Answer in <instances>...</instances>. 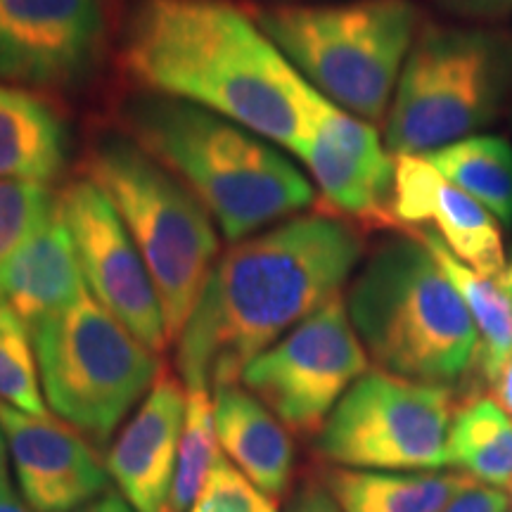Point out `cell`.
<instances>
[{
  "instance_id": "3957f363",
  "label": "cell",
  "mask_w": 512,
  "mask_h": 512,
  "mask_svg": "<svg viewBox=\"0 0 512 512\" xmlns=\"http://www.w3.org/2000/svg\"><path fill=\"white\" fill-rule=\"evenodd\" d=\"M119 121L202 202L230 242L304 214L316 197L271 140L192 102L143 91L121 100Z\"/></svg>"
},
{
  "instance_id": "f35d334b",
  "label": "cell",
  "mask_w": 512,
  "mask_h": 512,
  "mask_svg": "<svg viewBox=\"0 0 512 512\" xmlns=\"http://www.w3.org/2000/svg\"><path fill=\"white\" fill-rule=\"evenodd\" d=\"M505 285H508V283H505ZM510 287V290H512V285H508Z\"/></svg>"
},
{
  "instance_id": "d4e9b609",
  "label": "cell",
  "mask_w": 512,
  "mask_h": 512,
  "mask_svg": "<svg viewBox=\"0 0 512 512\" xmlns=\"http://www.w3.org/2000/svg\"><path fill=\"white\" fill-rule=\"evenodd\" d=\"M0 403L29 415H50L27 325L0 302Z\"/></svg>"
},
{
  "instance_id": "8992f818",
  "label": "cell",
  "mask_w": 512,
  "mask_h": 512,
  "mask_svg": "<svg viewBox=\"0 0 512 512\" xmlns=\"http://www.w3.org/2000/svg\"><path fill=\"white\" fill-rule=\"evenodd\" d=\"M510 100L508 31L425 19L384 119V145L394 157L427 155L496 124Z\"/></svg>"
},
{
  "instance_id": "e575fe53",
  "label": "cell",
  "mask_w": 512,
  "mask_h": 512,
  "mask_svg": "<svg viewBox=\"0 0 512 512\" xmlns=\"http://www.w3.org/2000/svg\"><path fill=\"white\" fill-rule=\"evenodd\" d=\"M306 3H330V0H261V5H306Z\"/></svg>"
},
{
  "instance_id": "1f68e13d",
  "label": "cell",
  "mask_w": 512,
  "mask_h": 512,
  "mask_svg": "<svg viewBox=\"0 0 512 512\" xmlns=\"http://www.w3.org/2000/svg\"><path fill=\"white\" fill-rule=\"evenodd\" d=\"M76 512H136L124 501V496L121 494H114V491H107V494H102L100 498H95L88 505H83L81 510Z\"/></svg>"
},
{
  "instance_id": "484cf974",
  "label": "cell",
  "mask_w": 512,
  "mask_h": 512,
  "mask_svg": "<svg viewBox=\"0 0 512 512\" xmlns=\"http://www.w3.org/2000/svg\"><path fill=\"white\" fill-rule=\"evenodd\" d=\"M60 204L48 185L0 181V268L53 219Z\"/></svg>"
},
{
  "instance_id": "4316f807",
  "label": "cell",
  "mask_w": 512,
  "mask_h": 512,
  "mask_svg": "<svg viewBox=\"0 0 512 512\" xmlns=\"http://www.w3.org/2000/svg\"><path fill=\"white\" fill-rule=\"evenodd\" d=\"M190 512H278V505L221 453Z\"/></svg>"
},
{
  "instance_id": "52a82bcc",
  "label": "cell",
  "mask_w": 512,
  "mask_h": 512,
  "mask_svg": "<svg viewBox=\"0 0 512 512\" xmlns=\"http://www.w3.org/2000/svg\"><path fill=\"white\" fill-rule=\"evenodd\" d=\"M86 174L114 209L150 268L169 344L195 311L219 259V226L178 178L124 131H105L88 150Z\"/></svg>"
},
{
  "instance_id": "83f0119b",
  "label": "cell",
  "mask_w": 512,
  "mask_h": 512,
  "mask_svg": "<svg viewBox=\"0 0 512 512\" xmlns=\"http://www.w3.org/2000/svg\"><path fill=\"white\" fill-rule=\"evenodd\" d=\"M446 15L465 24H501L512 17V0H432Z\"/></svg>"
},
{
  "instance_id": "ffe728a7",
  "label": "cell",
  "mask_w": 512,
  "mask_h": 512,
  "mask_svg": "<svg viewBox=\"0 0 512 512\" xmlns=\"http://www.w3.org/2000/svg\"><path fill=\"white\" fill-rule=\"evenodd\" d=\"M320 482L342 512H444L477 482L463 472H377L328 467Z\"/></svg>"
},
{
  "instance_id": "836d02e7",
  "label": "cell",
  "mask_w": 512,
  "mask_h": 512,
  "mask_svg": "<svg viewBox=\"0 0 512 512\" xmlns=\"http://www.w3.org/2000/svg\"><path fill=\"white\" fill-rule=\"evenodd\" d=\"M10 448L8 439H5L3 425H0V491L10 489Z\"/></svg>"
},
{
  "instance_id": "7402d4cb",
  "label": "cell",
  "mask_w": 512,
  "mask_h": 512,
  "mask_svg": "<svg viewBox=\"0 0 512 512\" xmlns=\"http://www.w3.org/2000/svg\"><path fill=\"white\" fill-rule=\"evenodd\" d=\"M448 467L472 477L477 484H512V415L494 399L460 403L448 432Z\"/></svg>"
},
{
  "instance_id": "f1b7e54d",
  "label": "cell",
  "mask_w": 512,
  "mask_h": 512,
  "mask_svg": "<svg viewBox=\"0 0 512 512\" xmlns=\"http://www.w3.org/2000/svg\"><path fill=\"white\" fill-rule=\"evenodd\" d=\"M285 512H342L320 479H304L287 498Z\"/></svg>"
},
{
  "instance_id": "7c38bea8",
  "label": "cell",
  "mask_w": 512,
  "mask_h": 512,
  "mask_svg": "<svg viewBox=\"0 0 512 512\" xmlns=\"http://www.w3.org/2000/svg\"><path fill=\"white\" fill-rule=\"evenodd\" d=\"M105 38L100 0H0V81L69 91L100 67Z\"/></svg>"
},
{
  "instance_id": "d6a6232c",
  "label": "cell",
  "mask_w": 512,
  "mask_h": 512,
  "mask_svg": "<svg viewBox=\"0 0 512 512\" xmlns=\"http://www.w3.org/2000/svg\"><path fill=\"white\" fill-rule=\"evenodd\" d=\"M0 512H36V510L31 508L22 496H17L10 486V489L0 491Z\"/></svg>"
},
{
  "instance_id": "7a4b0ae2",
  "label": "cell",
  "mask_w": 512,
  "mask_h": 512,
  "mask_svg": "<svg viewBox=\"0 0 512 512\" xmlns=\"http://www.w3.org/2000/svg\"><path fill=\"white\" fill-rule=\"evenodd\" d=\"M117 57L143 91L204 107L292 155L309 136L318 91L230 0H138Z\"/></svg>"
},
{
  "instance_id": "5b68a950",
  "label": "cell",
  "mask_w": 512,
  "mask_h": 512,
  "mask_svg": "<svg viewBox=\"0 0 512 512\" xmlns=\"http://www.w3.org/2000/svg\"><path fill=\"white\" fill-rule=\"evenodd\" d=\"M249 15L320 95L375 126L425 22L415 0L254 5Z\"/></svg>"
},
{
  "instance_id": "8fae6325",
  "label": "cell",
  "mask_w": 512,
  "mask_h": 512,
  "mask_svg": "<svg viewBox=\"0 0 512 512\" xmlns=\"http://www.w3.org/2000/svg\"><path fill=\"white\" fill-rule=\"evenodd\" d=\"M60 211L91 297L147 349L162 354L169 347L162 302L110 197L88 176L76 178L60 192Z\"/></svg>"
},
{
  "instance_id": "5bb4252c",
  "label": "cell",
  "mask_w": 512,
  "mask_h": 512,
  "mask_svg": "<svg viewBox=\"0 0 512 512\" xmlns=\"http://www.w3.org/2000/svg\"><path fill=\"white\" fill-rule=\"evenodd\" d=\"M0 425L19 491L36 512H76L110 491L105 460L64 420L0 403Z\"/></svg>"
},
{
  "instance_id": "ab89813d",
  "label": "cell",
  "mask_w": 512,
  "mask_h": 512,
  "mask_svg": "<svg viewBox=\"0 0 512 512\" xmlns=\"http://www.w3.org/2000/svg\"><path fill=\"white\" fill-rule=\"evenodd\" d=\"M164 512H169V508H166V510H164Z\"/></svg>"
},
{
  "instance_id": "d6986e66",
  "label": "cell",
  "mask_w": 512,
  "mask_h": 512,
  "mask_svg": "<svg viewBox=\"0 0 512 512\" xmlns=\"http://www.w3.org/2000/svg\"><path fill=\"white\" fill-rule=\"evenodd\" d=\"M72 131L41 95L0 83V181L48 185L64 174Z\"/></svg>"
},
{
  "instance_id": "44dd1931",
  "label": "cell",
  "mask_w": 512,
  "mask_h": 512,
  "mask_svg": "<svg viewBox=\"0 0 512 512\" xmlns=\"http://www.w3.org/2000/svg\"><path fill=\"white\" fill-rule=\"evenodd\" d=\"M413 233L430 247L470 311L479 335V373L491 384L512 354V290L501 278H486L458 261L430 230L418 228Z\"/></svg>"
},
{
  "instance_id": "8d00e7d4",
  "label": "cell",
  "mask_w": 512,
  "mask_h": 512,
  "mask_svg": "<svg viewBox=\"0 0 512 512\" xmlns=\"http://www.w3.org/2000/svg\"><path fill=\"white\" fill-rule=\"evenodd\" d=\"M508 124H510V131H512V100H510V107H508Z\"/></svg>"
},
{
  "instance_id": "9a60e30c",
  "label": "cell",
  "mask_w": 512,
  "mask_h": 512,
  "mask_svg": "<svg viewBox=\"0 0 512 512\" xmlns=\"http://www.w3.org/2000/svg\"><path fill=\"white\" fill-rule=\"evenodd\" d=\"M392 216L396 226H430L444 247L486 278H503V226L467 192L446 181L422 155L396 157Z\"/></svg>"
},
{
  "instance_id": "6da1fadb",
  "label": "cell",
  "mask_w": 512,
  "mask_h": 512,
  "mask_svg": "<svg viewBox=\"0 0 512 512\" xmlns=\"http://www.w3.org/2000/svg\"><path fill=\"white\" fill-rule=\"evenodd\" d=\"M366 233L328 209H313L233 242L207 275L176 339L188 389L238 384L254 356L342 297L363 264Z\"/></svg>"
},
{
  "instance_id": "2e32d148",
  "label": "cell",
  "mask_w": 512,
  "mask_h": 512,
  "mask_svg": "<svg viewBox=\"0 0 512 512\" xmlns=\"http://www.w3.org/2000/svg\"><path fill=\"white\" fill-rule=\"evenodd\" d=\"M188 389L162 370L107 451L110 479L136 512H164L174 484Z\"/></svg>"
},
{
  "instance_id": "ba28073f",
  "label": "cell",
  "mask_w": 512,
  "mask_h": 512,
  "mask_svg": "<svg viewBox=\"0 0 512 512\" xmlns=\"http://www.w3.org/2000/svg\"><path fill=\"white\" fill-rule=\"evenodd\" d=\"M29 332L50 411L95 446L110 444L162 373L155 351L102 309L91 292Z\"/></svg>"
},
{
  "instance_id": "74e56055",
  "label": "cell",
  "mask_w": 512,
  "mask_h": 512,
  "mask_svg": "<svg viewBox=\"0 0 512 512\" xmlns=\"http://www.w3.org/2000/svg\"><path fill=\"white\" fill-rule=\"evenodd\" d=\"M510 503H512V484H510Z\"/></svg>"
},
{
  "instance_id": "ac0fdd59",
  "label": "cell",
  "mask_w": 512,
  "mask_h": 512,
  "mask_svg": "<svg viewBox=\"0 0 512 512\" xmlns=\"http://www.w3.org/2000/svg\"><path fill=\"white\" fill-rule=\"evenodd\" d=\"M211 399L223 456L271 501L290 494L294 477L290 430L240 382L216 387Z\"/></svg>"
},
{
  "instance_id": "277c9868",
  "label": "cell",
  "mask_w": 512,
  "mask_h": 512,
  "mask_svg": "<svg viewBox=\"0 0 512 512\" xmlns=\"http://www.w3.org/2000/svg\"><path fill=\"white\" fill-rule=\"evenodd\" d=\"M344 302L377 370L453 389L479 368L470 311L413 230L382 240L363 259Z\"/></svg>"
},
{
  "instance_id": "9c48e42d",
  "label": "cell",
  "mask_w": 512,
  "mask_h": 512,
  "mask_svg": "<svg viewBox=\"0 0 512 512\" xmlns=\"http://www.w3.org/2000/svg\"><path fill=\"white\" fill-rule=\"evenodd\" d=\"M456 411L451 387L368 370L320 427L316 453L349 470H444Z\"/></svg>"
},
{
  "instance_id": "e0dca14e",
  "label": "cell",
  "mask_w": 512,
  "mask_h": 512,
  "mask_svg": "<svg viewBox=\"0 0 512 512\" xmlns=\"http://www.w3.org/2000/svg\"><path fill=\"white\" fill-rule=\"evenodd\" d=\"M88 294L60 204L46 226L0 268V302L31 330Z\"/></svg>"
},
{
  "instance_id": "4dcf8cb0",
  "label": "cell",
  "mask_w": 512,
  "mask_h": 512,
  "mask_svg": "<svg viewBox=\"0 0 512 512\" xmlns=\"http://www.w3.org/2000/svg\"><path fill=\"white\" fill-rule=\"evenodd\" d=\"M491 389H494V401L498 406L508 415H512V354L503 363V368L498 370L496 380L491 382Z\"/></svg>"
},
{
  "instance_id": "d590c367",
  "label": "cell",
  "mask_w": 512,
  "mask_h": 512,
  "mask_svg": "<svg viewBox=\"0 0 512 512\" xmlns=\"http://www.w3.org/2000/svg\"><path fill=\"white\" fill-rule=\"evenodd\" d=\"M503 283L512 285V247H510V254H508V268H505V275H503Z\"/></svg>"
},
{
  "instance_id": "30bf717a",
  "label": "cell",
  "mask_w": 512,
  "mask_h": 512,
  "mask_svg": "<svg viewBox=\"0 0 512 512\" xmlns=\"http://www.w3.org/2000/svg\"><path fill=\"white\" fill-rule=\"evenodd\" d=\"M370 370V356L335 297L254 356L240 382L290 434L313 437L342 396Z\"/></svg>"
},
{
  "instance_id": "603a6c76",
  "label": "cell",
  "mask_w": 512,
  "mask_h": 512,
  "mask_svg": "<svg viewBox=\"0 0 512 512\" xmlns=\"http://www.w3.org/2000/svg\"><path fill=\"white\" fill-rule=\"evenodd\" d=\"M422 157L446 181L496 216L503 228L512 226V143L508 138L477 133Z\"/></svg>"
},
{
  "instance_id": "f546056e",
  "label": "cell",
  "mask_w": 512,
  "mask_h": 512,
  "mask_svg": "<svg viewBox=\"0 0 512 512\" xmlns=\"http://www.w3.org/2000/svg\"><path fill=\"white\" fill-rule=\"evenodd\" d=\"M510 498L496 486L475 484L460 494L444 512H508Z\"/></svg>"
},
{
  "instance_id": "4fadbf2b",
  "label": "cell",
  "mask_w": 512,
  "mask_h": 512,
  "mask_svg": "<svg viewBox=\"0 0 512 512\" xmlns=\"http://www.w3.org/2000/svg\"><path fill=\"white\" fill-rule=\"evenodd\" d=\"M294 155L316 181L323 209L361 228L396 226L392 216L396 157L375 124L354 117L318 93L309 136Z\"/></svg>"
},
{
  "instance_id": "cb8c5ba5",
  "label": "cell",
  "mask_w": 512,
  "mask_h": 512,
  "mask_svg": "<svg viewBox=\"0 0 512 512\" xmlns=\"http://www.w3.org/2000/svg\"><path fill=\"white\" fill-rule=\"evenodd\" d=\"M188 389V387H185ZM221 456L214 422V399L209 389H188V406L181 444H178L174 484L169 494V512H190L200 498L216 458Z\"/></svg>"
}]
</instances>
